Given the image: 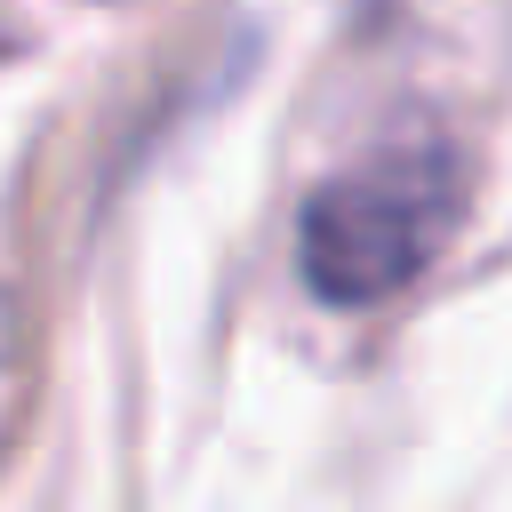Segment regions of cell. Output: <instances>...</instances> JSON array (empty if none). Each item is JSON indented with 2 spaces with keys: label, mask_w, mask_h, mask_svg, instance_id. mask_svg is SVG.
Segmentation results:
<instances>
[{
  "label": "cell",
  "mask_w": 512,
  "mask_h": 512,
  "mask_svg": "<svg viewBox=\"0 0 512 512\" xmlns=\"http://www.w3.org/2000/svg\"><path fill=\"white\" fill-rule=\"evenodd\" d=\"M464 224V160L448 136H392L336 168L296 216V272L320 304H392Z\"/></svg>",
  "instance_id": "6da1fadb"
}]
</instances>
